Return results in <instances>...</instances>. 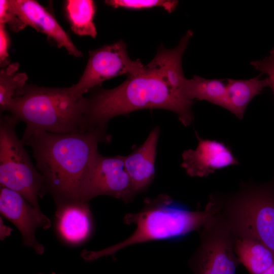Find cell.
Returning <instances> with one entry per match:
<instances>
[{
    "mask_svg": "<svg viewBox=\"0 0 274 274\" xmlns=\"http://www.w3.org/2000/svg\"><path fill=\"white\" fill-rule=\"evenodd\" d=\"M268 86V79H261L260 76L247 80L227 79L225 109L242 120L251 101Z\"/></svg>",
    "mask_w": 274,
    "mask_h": 274,
    "instance_id": "15",
    "label": "cell"
},
{
    "mask_svg": "<svg viewBox=\"0 0 274 274\" xmlns=\"http://www.w3.org/2000/svg\"><path fill=\"white\" fill-rule=\"evenodd\" d=\"M38 274H45V273H38ZM49 274H57V273H55V272H51V273H49Z\"/></svg>",
    "mask_w": 274,
    "mask_h": 274,
    "instance_id": "26",
    "label": "cell"
},
{
    "mask_svg": "<svg viewBox=\"0 0 274 274\" xmlns=\"http://www.w3.org/2000/svg\"><path fill=\"white\" fill-rule=\"evenodd\" d=\"M160 128L157 126L147 139L130 154L124 156L126 170L137 194L144 192L155 175V162Z\"/></svg>",
    "mask_w": 274,
    "mask_h": 274,
    "instance_id": "14",
    "label": "cell"
},
{
    "mask_svg": "<svg viewBox=\"0 0 274 274\" xmlns=\"http://www.w3.org/2000/svg\"><path fill=\"white\" fill-rule=\"evenodd\" d=\"M19 121L11 115L0 119V184L12 190L34 207L40 209L39 197L46 194L44 179L34 166L24 144L18 137Z\"/></svg>",
    "mask_w": 274,
    "mask_h": 274,
    "instance_id": "6",
    "label": "cell"
},
{
    "mask_svg": "<svg viewBox=\"0 0 274 274\" xmlns=\"http://www.w3.org/2000/svg\"><path fill=\"white\" fill-rule=\"evenodd\" d=\"M111 140L107 129L99 128L64 133L36 131L21 139L31 147L46 194L51 195L55 204L80 200L82 181L98 144Z\"/></svg>",
    "mask_w": 274,
    "mask_h": 274,
    "instance_id": "2",
    "label": "cell"
},
{
    "mask_svg": "<svg viewBox=\"0 0 274 274\" xmlns=\"http://www.w3.org/2000/svg\"><path fill=\"white\" fill-rule=\"evenodd\" d=\"M180 93L186 99L206 100L226 108V84L220 80L206 79L196 75L190 79L185 78L181 83Z\"/></svg>",
    "mask_w": 274,
    "mask_h": 274,
    "instance_id": "17",
    "label": "cell"
},
{
    "mask_svg": "<svg viewBox=\"0 0 274 274\" xmlns=\"http://www.w3.org/2000/svg\"><path fill=\"white\" fill-rule=\"evenodd\" d=\"M64 11L71 28L76 35L96 38L97 30L93 21L96 5L93 1H65Z\"/></svg>",
    "mask_w": 274,
    "mask_h": 274,
    "instance_id": "18",
    "label": "cell"
},
{
    "mask_svg": "<svg viewBox=\"0 0 274 274\" xmlns=\"http://www.w3.org/2000/svg\"><path fill=\"white\" fill-rule=\"evenodd\" d=\"M54 226L58 238L67 245L77 246L86 242L94 230L89 202L79 200L56 204Z\"/></svg>",
    "mask_w": 274,
    "mask_h": 274,
    "instance_id": "12",
    "label": "cell"
},
{
    "mask_svg": "<svg viewBox=\"0 0 274 274\" xmlns=\"http://www.w3.org/2000/svg\"><path fill=\"white\" fill-rule=\"evenodd\" d=\"M205 208L220 215L233 236L256 239L274 253V177L242 182L235 191L212 193Z\"/></svg>",
    "mask_w": 274,
    "mask_h": 274,
    "instance_id": "4",
    "label": "cell"
},
{
    "mask_svg": "<svg viewBox=\"0 0 274 274\" xmlns=\"http://www.w3.org/2000/svg\"><path fill=\"white\" fill-rule=\"evenodd\" d=\"M19 64L10 63L0 72V109L7 111L13 99L19 96L26 85L28 76L18 72Z\"/></svg>",
    "mask_w": 274,
    "mask_h": 274,
    "instance_id": "19",
    "label": "cell"
},
{
    "mask_svg": "<svg viewBox=\"0 0 274 274\" xmlns=\"http://www.w3.org/2000/svg\"><path fill=\"white\" fill-rule=\"evenodd\" d=\"M199 232L200 244L188 262L193 274H235L240 262L234 236L223 219L213 215Z\"/></svg>",
    "mask_w": 274,
    "mask_h": 274,
    "instance_id": "7",
    "label": "cell"
},
{
    "mask_svg": "<svg viewBox=\"0 0 274 274\" xmlns=\"http://www.w3.org/2000/svg\"><path fill=\"white\" fill-rule=\"evenodd\" d=\"M233 236L235 253L249 274H261L274 263V253L261 242L253 238Z\"/></svg>",
    "mask_w": 274,
    "mask_h": 274,
    "instance_id": "16",
    "label": "cell"
},
{
    "mask_svg": "<svg viewBox=\"0 0 274 274\" xmlns=\"http://www.w3.org/2000/svg\"><path fill=\"white\" fill-rule=\"evenodd\" d=\"M13 229L6 225L2 218L0 219V239L4 240L6 238L11 235Z\"/></svg>",
    "mask_w": 274,
    "mask_h": 274,
    "instance_id": "24",
    "label": "cell"
},
{
    "mask_svg": "<svg viewBox=\"0 0 274 274\" xmlns=\"http://www.w3.org/2000/svg\"><path fill=\"white\" fill-rule=\"evenodd\" d=\"M0 24L8 25L11 31L15 32L26 26L19 18L10 0L0 1Z\"/></svg>",
    "mask_w": 274,
    "mask_h": 274,
    "instance_id": "21",
    "label": "cell"
},
{
    "mask_svg": "<svg viewBox=\"0 0 274 274\" xmlns=\"http://www.w3.org/2000/svg\"><path fill=\"white\" fill-rule=\"evenodd\" d=\"M85 107V97L74 95L71 87L26 85L8 111L25 123L24 135L36 131L64 133L80 132Z\"/></svg>",
    "mask_w": 274,
    "mask_h": 274,
    "instance_id": "5",
    "label": "cell"
},
{
    "mask_svg": "<svg viewBox=\"0 0 274 274\" xmlns=\"http://www.w3.org/2000/svg\"><path fill=\"white\" fill-rule=\"evenodd\" d=\"M10 45V39L4 24H0V65L2 68L8 66L10 63L8 53Z\"/></svg>",
    "mask_w": 274,
    "mask_h": 274,
    "instance_id": "23",
    "label": "cell"
},
{
    "mask_svg": "<svg viewBox=\"0 0 274 274\" xmlns=\"http://www.w3.org/2000/svg\"><path fill=\"white\" fill-rule=\"evenodd\" d=\"M193 32L189 30L173 49L159 48L154 58L138 73L112 89L98 88L85 97L80 132L107 129L113 118L142 109H161L175 113L184 126L194 120V101L183 98L180 88L185 78L182 60Z\"/></svg>",
    "mask_w": 274,
    "mask_h": 274,
    "instance_id": "1",
    "label": "cell"
},
{
    "mask_svg": "<svg viewBox=\"0 0 274 274\" xmlns=\"http://www.w3.org/2000/svg\"><path fill=\"white\" fill-rule=\"evenodd\" d=\"M261 274H274V263Z\"/></svg>",
    "mask_w": 274,
    "mask_h": 274,
    "instance_id": "25",
    "label": "cell"
},
{
    "mask_svg": "<svg viewBox=\"0 0 274 274\" xmlns=\"http://www.w3.org/2000/svg\"><path fill=\"white\" fill-rule=\"evenodd\" d=\"M105 3L114 8L140 10L161 7L169 13L174 11L178 4L177 1L168 0H107Z\"/></svg>",
    "mask_w": 274,
    "mask_h": 274,
    "instance_id": "20",
    "label": "cell"
},
{
    "mask_svg": "<svg viewBox=\"0 0 274 274\" xmlns=\"http://www.w3.org/2000/svg\"><path fill=\"white\" fill-rule=\"evenodd\" d=\"M1 215L11 222L21 233L22 243L42 255L45 248L36 237L37 229L47 230L52 223L40 209L32 206L17 192L5 187L0 189Z\"/></svg>",
    "mask_w": 274,
    "mask_h": 274,
    "instance_id": "10",
    "label": "cell"
},
{
    "mask_svg": "<svg viewBox=\"0 0 274 274\" xmlns=\"http://www.w3.org/2000/svg\"><path fill=\"white\" fill-rule=\"evenodd\" d=\"M136 195L125 167L124 156H105L97 151L84 176L80 200L89 202L98 196L108 195L129 203Z\"/></svg>",
    "mask_w": 274,
    "mask_h": 274,
    "instance_id": "8",
    "label": "cell"
},
{
    "mask_svg": "<svg viewBox=\"0 0 274 274\" xmlns=\"http://www.w3.org/2000/svg\"><path fill=\"white\" fill-rule=\"evenodd\" d=\"M85 70L77 83L71 88L74 95H83L115 77L128 76L139 72L144 66L139 59L132 60L128 56L126 44L120 40L89 51Z\"/></svg>",
    "mask_w": 274,
    "mask_h": 274,
    "instance_id": "9",
    "label": "cell"
},
{
    "mask_svg": "<svg viewBox=\"0 0 274 274\" xmlns=\"http://www.w3.org/2000/svg\"><path fill=\"white\" fill-rule=\"evenodd\" d=\"M213 215L206 209L193 211L168 195L146 198L142 209L136 213H127L126 224H133L135 229L127 238L100 251L83 250L81 257L93 261L102 257L114 255L132 245L146 242L181 238L194 231H199Z\"/></svg>",
    "mask_w": 274,
    "mask_h": 274,
    "instance_id": "3",
    "label": "cell"
},
{
    "mask_svg": "<svg viewBox=\"0 0 274 274\" xmlns=\"http://www.w3.org/2000/svg\"><path fill=\"white\" fill-rule=\"evenodd\" d=\"M17 15L27 26L47 36L58 47H64L68 53L77 57L82 54L58 23L53 15L37 1L33 0H10Z\"/></svg>",
    "mask_w": 274,
    "mask_h": 274,
    "instance_id": "13",
    "label": "cell"
},
{
    "mask_svg": "<svg viewBox=\"0 0 274 274\" xmlns=\"http://www.w3.org/2000/svg\"><path fill=\"white\" fill-rule=\"evenodd\" d=\"M198 145L195 149L184 151L182 167L191 177H206L216 170L239 162L231 150L223 142L204 139L197 132Z\"/></svg>",
    "mask_w": 274,
    "mask_h": 274,
    "instance_id": "11",
    "label": "cell"
},
{
    "mask_svg": "<svg viewBox=\"0 0 274 274\" xmlns=\"http://www.w3.org/2000/svg\"><path fill=\"white\" fill-rule=\"evenodd\" d=\"M250 63L257 71L267 75L269 87L274 93V48L263 59L253 61Z\"/></svg>",
    "mask_w": 274,
    "mask_h": 274,
    "instance_id": "22",
    "label": "cell"
}]
</instances>
